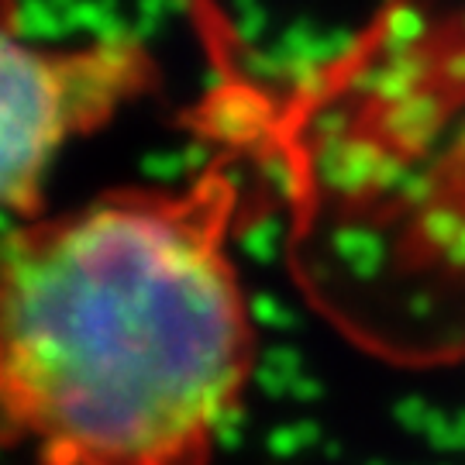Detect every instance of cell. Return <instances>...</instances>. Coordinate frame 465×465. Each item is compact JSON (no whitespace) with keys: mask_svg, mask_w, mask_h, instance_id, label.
Returning a JSON list of instances; mask_svg holds the SVG:
<instances>
[{"mask_svg":"<svg viewBox=\"0 0 465 465\" xmlns=\"http://www.w3.org/2000/svg\"><path fill=\"white\" fill-rule=\"evenodd\" d=\"M238 183L114 190L7 242L0 390L35 465H207L252 376Z\"/></svg>","mask_w":465,"mask_h":465,"instance_id":"obj_1","label":"cell"},{"mask_svg":"<svg viewBox=\"0 0 465 465\" xmlns=\"http://www.w3.org/2000/svg\"><path fill=\"white\" fill-rule=\"evenodd\" d=\"M4 166L7 211H38L42 180L69 138L97 128L149 90L155 59L132 35H107L86 45H38L4 32Z\"/></svg>","mask_w":465,"mask_h":465,"instance_id":"obj_2","label":"cell"}]
</instances>
